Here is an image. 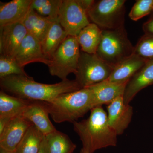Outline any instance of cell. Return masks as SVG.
Listing matches in <instances>:
<instances>
[{
    "label": "cell",
    "mask_w": 153,
    "mask_h": 153,
    "mask_svg": "<svg viewBox=\"0 0 153 153\" xmlns=\"http://www.w3.org/2000/svg\"><path fill=\"white\" fill-rule=\"evenodd\" d=\"M2 91L11 95L30 100L49 102L62 94L81 89L75 80H61L55 84L35 81L28 75H13L1 78Z\"/></svg>",
    "instance_id": "1"
},
{
    "label": "cell",
    "mask_w": 153,
    "mask_h": 153,
    "mask_svg": "<svg viewBox=\"0 0 153 153\" xmlns=\"http://www.w3.org/2000/svg\"><path fill=\"white\" fill-rule=\"evenodd\" d=\"M89 117L73 123V128L82 143V148L89 153L117 143V135L110 126L107 114L102 106L90 111Z\"/></svg>",
    "instance_id": "2"
},
{
    "label": "cell",
    "mask_w": 153,
    "mask_h": 153,
    "mask_svg": "<svg viewBox=\"0 0 153 153\" xmlns=\"http://www.w3.org/2000/svg\"><path fill=\"white\" fill-rule=\"evenodd\" d=\"M46 102L48 112L56 123H73L94 108L93 96L89 88L62 94Z\"/></svg>",
    "instance_id": "3"
},
{
    "label": "cell",
    "mask_w": 153,
    "mask_h": 153,
    "mask_svg": "<svg viewBox=\"0 0 153 153\" xmlns=\"http://www.w3.org/2000/svg\"><path fill=\"white\" fill-rule=\"evenodd\" d=\"M134 48L124 27L102 30L96 55L113 68L134 54Z\"/></svg>",
    "instance_id": "4"
},
{
    "label": "cell",
    "mask_w": 153,
    "mask_h": 153,
    "mask_svg": "<svg viewBox=\"0 0 153 153\" xmlns=\"http://www.w3.org/2000/svg\"><path fill=\"white\" fill-rule=\"evenodd\" d=\"M81 50L76 36H68L47 64L50 74L62 80L77 71Z\"/></svg>",
    "instance_id": "5"
},
{
    "label": "cell",
    "mask_w": 153,
    "mask_h": 153,
    "mask_svg": "<svg viewBox=\"0 0 153 153\" xmlns=\"http://www.w3.org/2000/svg\"><path fill=\"white\" fill-rule=\"evenodd\" d=\"M124 0H100L87 11L91 23L102 30H114L124 27Z\"/></svg>",
    "instance_id": "6"
},
{
    "label": "cell",
    "mask_w": 153,
    "mask_h": 153,
    "mask_svg": "<svg viewBox=\"0 0 153 153\" xmlns=\"http://www.w3.org/2000/svg\"><path fill=\"white\" fill-rule=\"evenodd\" d=\"M113 69L96 54L81 51L75 80L81 88H88L107 80Z\"/></svg>",
    "instance_id": "7"
},
{
    "label": "cell",
    "mask_w": 153,
    "mask_h": 153,
    "mask_svg": "<svg viewBox=\"0 0 153 153\" xmlns=\"http://www.w3.org/2000/svg\"><path fill=\"white\" fill-rule=\"evenodd\" d=\"M58 21L68 36H77L91 23L79 0H63Z\"/></svg>",
    "instance_id": "8"
},
{
    "label": "cell",
    "mask_w": 153,
    "mask_h": 153,
    "mask_svg": "<svg viewBox=\"0 0 153 153\" xmlns=\"http://www.w3.org/2000/svg\"><path fill=\"white\" fill-rule=\"evenodd\" d=\"M28 34L22 22L0 26V54L14 58Z\"/></svg>",
    "instance_id": "9"
},
{
    "label": "cell",
    "mask_w": 153,
    "mask_h": 153,
    "mask_svg": "<svg viewBox=\"0 0 153 153\" xmlns=\"http://www.w3.org/2000/svg\"><path fill=\"white\" fill-rule=\"evenodd\" d=\"M33 124L19 115L13 118L0 134V148L14 152Z\"/></svg>",
    "instance_id": "10"
},
{
    "label": "cell",
    "mask_w": 153,
    "mask_h": 153,
    "mask_svg": "<svg viewBox=\"0 0 153 153\" xmlns=\"http://www.w3.org/2000/svg\"><path fill=\"white\" fill-rule=\"evenodd\" d=\"M107 120L108 124L118 135L122 134L131 122L133 109L124 102L123 96L116 99L108 105Z\"/></svg>",
    "instance_id": "11"
},
{
    "label": "cell",
    "mask_w": 153,
    "mask_h": 153,
    "mask_svg": "<svg viewBox=\"0 0 153 153\" xmlns=\"http://www.w3.org/2000/svg\"><path fill=\"white\" fill-rule=\"evenodd\" d=\"M14 59L23 68L28 64L35 62L47 65L49 60L43 53L41 42L29 33L22 41Z\"/></svg>",
    "instance_id": "12"
},
{
    "label": "cell",
    "mask_w": 153,
    "mask_h": 153,
    "mask_svg": "<svg viewBox=\"0 0 153 153\" xmlns=\"http://www.w3.org/2000/svg\"><path fill=\"white\" fill-rule=\"evenodd\" d=\"M45 102L31 100L20 115L31 122L44 135L57 130L49 119Z\"/></svg>",
    "instance_id": "13"
},
{
    "label": "cell",
    "mask_w": 153,
    "mask_h": 153,
    "mask_svg": "<svg viewBox=\"0 0 153 153\" xmlns=\"http://www.w3.org/2000/svg\"><path fill=\"white\" fill-rule=\"evenodd\" d=\"M152 84L153 60H148L128 82L123 96L125 103L129 104L137 94Z\"/></svg>",
    "instance_id": "14"
},
{
    "label": "cell",
    "mask_w": 153,
    "mask_h": 153,
    "mask_svg": "<svg viewBox=\"0 0 153 153\" xmlns=\"http://www.w3.org/2000/svg\"><path fill=\"white\" fill-rule=\"evenodd\" d=\"M127 83H115L105 80L88 87L93 96L94 108L108 105L118 97L123 96Z\"/></svg>",
    "instance_id": "15"
},
{
    "label": "cell",
    "mask_w": 153,
    "mask_h": 153,
    "mask_svg": "<svg viewBox=\"0 0 153 153\" xmlns=\"http://www.w3.org/2000/svg\"><path fill=\"white\" fill-rule=\"evenodd\" d=\"M33 0H13L0 4V26L22 22L31 9Z\"/></svg>",
    "instance_id": "16"
},
{
    "label": "cell",
    "mask_w": 153,
    "mask_h": 153,
    "mask_svg": "<svg viewBox=\"0 0 153 153\" xmlns=\"http://www.w3.org/2000/svg\"><path fill=\"white\" fill-rule=\"evenodd\" d=\"M148 60L133 54L114 66L107 81L115 83L128 82Z\"/></svg>",
    "instance_id": "17"
},
{
    "label": "cell",
    "mask_w": 153,
    "mask_h": 153,
    "mask_svg": "<svg viewBox=\"0 0 153 153\" xmlns=\"http://www.w3.org/2000/svg\"><path fill=\"white\" fill-rule=\"evenodd\" d=\"M68 35L58 22H53L43 41L42 50L45 57L50 60Z\"/></svg>",
    "instance_id": "18"
},
{
    "label": "cell",
    "mask_w": 153,
    "mask_h": 153,
    "mask_svg": "<svg viewBox=\"0 0 153 153\" xmlns=\"http://www.w3.org/2000/svg\"><path fill=\"white\" fill-rule=\"evenodd\" d=\"M102 30L91 22L83 28L76 36L82 52L90 54H96L102 38Z\"/></svg>",
    "instance_id": "19"
},
{
    "label": "cell",
    "mask_w": 153,
    "mask_h": 153,
    "mask_svg": "<svg viewBox=\"0 0 153 153\" xmlns=\"http://www.w3.org/2000/svg\"><path fill=\"white\" fill-rule=\"evenodd\" d=\"M56 21L42 16L31 8L22 23L28 33L35 36L41 42L52 23Z\"/></svg>",
    "instance_id": "20"
},
{
    "label": "cell",
    "mask_w": 153,
    "mask_h": 153,
    "mask_svg": "<svg viewBox=\"0 0 153 153\" xmlns=\"http://www.w3.org/2000/svg\"><path fill=\"white\" fill-rule=\"evenodd\" d=\"M30 100L0 91V118H14L22 113L30 104Z\"/></svg>",
    "instance_id": "21"
},
{
    "label": "cell",
    "mask_w": 153,
    "mask_h": 153,
    "mask_svg": "<svg viewBox=\"0 0 153 153\" xmlns=\"http://www.w3.org/2000/svg\"><path fill=\"white\" fill-rule=\"evenodd\" d=\"M48 153H73L76 147L69 137L57 130L45 136Z\"/></svg>",
    "instance_id": "22"
},
{
    "label": "cell",
    "mask_w": 153,
    "mask_h": 153,
    "mask_svg": "<svg viewBox=\"0 0 153 153\" xmlns=\"http://www.w3.org/2000/svg\"><path fill=\"white\" fill-rule=\"evenodd\" d=\"M45 135L34 125L30 126L16 148L15 153H38Z\"/></svg>",
    "instance_id": "23"
},
{
    "label": "cell",
    "mask_w": 153,
    "mask_h": 153,
    "mask_svg": "<svg viewBox=\"0 0 153 153\" xmlns=\"http://www.w3.org/2000/svg\"><path fill=\"white\" fill-rule=\"evenodd\" d=\"M63 0H33L31 8L42 16L58 20Z\"/></svg>",
    "instance_id": "24"
},
{
    "label": "cell",
    "mask_w": 153,
    "mask_h": 153,
    "mask_svg": "<svg viewBox=\"0 0 153 153\" xmlns=\"http://www.w3.org/2000/svg\"><path fill=\"white\" fill-rule=\"evenodd\" d=\"M13 75H27L14 58L0 55V78Z\"/></svg>",
    "instance_id": "25"
},
{
    "label": "cell",
    "mask_w": 153,
    "mask_h": 153,
    "mask_svg": "<svg viewBox=\"0 0 153 153\" xmlns=\"http://www.w3.org/2000/svg\"><path fill=\"white\" fill-rule=\"evenodd\" d=\"M134 54L146 60H153V35L145 34L134 48Z\"/></svg>",
    "instance_id": "26"
},
{
    "label": "cell",
    "mask_w": 153,
    "mask_h": 153,
    "mask_svg": "<svg viewBox=\"0 0 153 153\" xmlns=\"http://www.w3.org/2000/svg\"><path fill=\"white\" fill-rule=\"evenodd\" d=\"M153 0H138L129 13L131 20L137 21L152 12Z\"/></svg>",
    "instance_id": "27"
},
{
    "label": "cell",
    "mask_w": 153,
    "mask_h": 153,
    "mask_svg": "<svg viewBox=\"0 0 153 153\" xmlns=\"http://www.w3.org/2000/svg\"><path fill=\"white\" fill-rule=\"evenodd\" d=\"M143 30L145 34L153 35V14L143 25Z\"/></svg>",
    "instance_id": "28"
},
{
    "label": "cell",
    "mask_w": 153,
    "mask_h": 153,
    "mask_svg": "<svg viewBox=\"0 0 153 153\" xmlns=\"http://www.w3.org/2000/svg\"><path fill=\"white\" fill-rule=\"evenodd\" d=\"M79 1L81 5L86 12L90 8L94 2V1L93 0H79Z\"/></svg>",
    "instance_id": "29"
},
{
    "label": "cell",
    "mask_w": 153,
    "mask_h": 153,
    "mask_svg": "<svg viewBox=\"0 0 153 153\" xmlns=\"http://www.w3.org/2000/svg\"><path fill=\"white\" fill-rule=\"evenodd\" d=\"M38 153H48L44 138L43 141H42V144H41L40 150H39Z\"/></svg>",
    "instance_id": "30"
},
{
    "label": "cell",
    "mask_w": 153,
    "mask_h": 153,
    "mask_svg": "<svg viewBox=\"0 0 153 153\" xmlns=\"http://www.w3.org/2000/svg\"><path fill=\"white\" fill-rule=\"evenodd\" d=\"M0 153H14V152H10V151L5 150L4 149H1V148H0Z\"/></svg>",
    "instance_id": "31"
},
{
    "label": "cell",
    "mask_w": 153,
    "mask_h": 153,
    "mask_svg": "<svg viewBox=\"0 0 153 153\" xmlns=\"http://www.w3.org/2000/svg\"><path fill=\"white\" fill-rule=\"evenodd\" d=\"M89 153L88 152H87V151L84 150L83 149H81V150H80V153Z\"/></svg>",
    "instance_id": "32"
},
{
    "label": "cell",
    "mask_w": 153,
    "mask_h": 153,
    "mask_svg": "<svg viewBox=\"0 0 153 153\" xmlns=\"http://www.w3.org/2000/svg\"><path fill=\"white\" fill-rule=\"evenodd\" d=\"M152 12H153V4Z\"/></svg>",
    "instance_id": "33"
}]
</instances>
